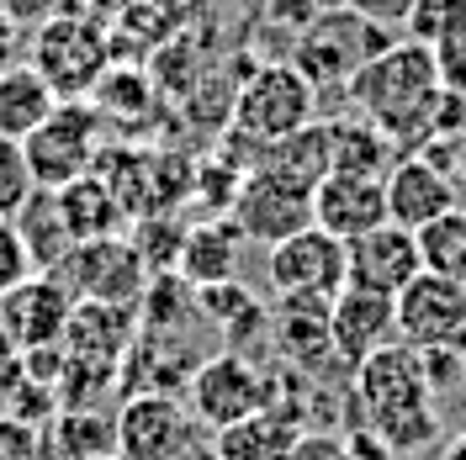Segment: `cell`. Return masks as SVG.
I'll return each instance as SVG.
<instances>
[{"instance_id": "obj_1", "label": "cell", "mask_w": 466, "mask_h": 460, "mask_svg": "<svg viewBox=\"0 0 466 460\" xmlns=\"http://www.w3.org/2000/svg\"><path fill=\"white\" fill-rule=\"evenodd\" d=\"M355 116H366L371 127H381L398 154L408 148H424L435 138V122H440V106H445V85H440V69H435V54L413 37H392L355 80L345 85Z\"/></svg>"}, {"instance_id": "obj_2", "label": "cell", "mask_w": 466, "mask_h": 460, "mask_svg": "<svg viewBox=\"0 0 466 460\" xmlns=\"http://www.w3.org/2000/svg\"><path fill=\"white\" fill-rule=\"evenodd\" d=\"M350 392H355V413L360 424L377 434L392 455H419L440 439V403L435 386L424 375L419 349L392 339L377 355H366L355 375H350Z\"/></svg>"}, {"instance_id": "obj_3", "label": "cell", "mask_w": 466, "mask_h": 460, "mask_svg": "<svg viewBox=\"0 0 466 460\" xmlns=\"http://www.w3.org/2000/svg\"><path fill=\"white\" fill-rule=\"evenodd\" d=\"M319 112V90L313 80L291 64V58H265L255 64L238 90H233V112H228V133L244 138L249 148L281 144L297 127H308Z\"/></svg>"}, {"instance_id": "obj_4", "label": "cell", "mask_w": 466, "mask_h": 460, "mask_svg": "<svg viewBox=\"0 0 466 460\" xmlns=\"http://www.w3.org/2000/svg\"><path fill=\"white\" fill-rule=\"evenodd\" d=\"M387 43H392V32L377 27V22H366L360 11H350V5H323L319 16L291 37L287 58L313 80V90H334V85L345 90Z\"/></svg>"}, {"instance_id": "obj_5", "label": "cell", "mask_w": 466, "mask_h": 460, "mask_svg": "<svg viewBox=\"0 0 466 460\" xmlns=\"http://www.w3.org/2000/svg\"><path fill=\"white\" fill-rule=\"evenodd\" d=\"M27 64L58 90V101H86L90 85L112 69L106 22L80 16V11H58L43 27H32V58Z\"/></svg>"}, {"instance_id": "obj_6", "label": "cell", "mask_w": 466, "mask_h": 460, "mask_svg": "<svg viewBox=\"0 0 466 460\" xmlns=\"http://www.w3.org/2000/svg\"><path fill=\"white\" fill-rule=\"evenodd\" d=\"M270 403H276V381L249 355H233V349L207 355L197 365V375L186 381V407H191L197 429H207V434L233 429V424L255 418Z\"/></svg>"}, {"instance_id": "obj_7", "label": "cell", "mask_w": 466, "mask_h": 460, "mask_svg": "<svg viewBox=\"0 0 466 460\" xmlns=\"http://www.w3.org/2000/svg\"><path fill=\"white\" fill-rule=\"evenodd\" d=\"M22 154H27L37 191H58V185L96 170V159H101V116L90 112V101H58L48 122L22 138Z\"/></svg>"}, {"instance_id": "obj_8", "label": "cell", "mask_w": 466, "mask_h": 460, "mask_svg": "<svg viewBox=\"0 0 466 460\" xmlns=\"http://www.w3.org/2000/svg\"><path fill=\"white\" fill-rule=\"evenodd\" d=\"M228 217L238 223V233L249 238V244H281L291 233L313 228V185H302V180H291L281 170H244L238 180V191H233L228 202Z\"/></svg>"}, {"instance_id": "obj_9", "label": "cell", "mask_w": 466, "mask_h": 460, "mask_svg": "<svg viewBox=\"0 0 466 460\" xmlns=\"http://www.w3.org/2000/svg\"><path fill=\"white\" fill-rule=\"evenodd\" d=\"M54 275L75 291L80 302H122V307H138V296H144V286H148V265H144L138 244H133L127 233L75 244L69 259L58 265Z\"/></svg>"}, {"instance_id": "obj_10", "label": "cell", "mask_w": 466, "mask_h": 460, "mask_svg": "<svg viewBox=\"0 0 466 460\" xmlns=\"http://www.w3.org/2000/svg\"><path fill=\"white\" fill-rule=\"evenodd\" d=\"M197 439V418L175 392H127L116 407V455L122 460H180Z\"/></svg>"}, {"instance_id": "obj_11", "label": "cell", "mask_w": 466, "mask_h": 460, "mask_svg": "<svg viewBox=\"0 0 466 460\" xmlns=\"http://www.w3.org/2000/svg\"><path fill=\"white\" fill-rule=\"evenodd\" d=\"M265 281H270L276 296H319V302H334L345 291V244L334 233H323L319 223L291 233L281 244H270Z\"/></svg>"}, {"instance_id": "obj_12", "label": "cell", "mask_w": 466, "mask_h": 460, "mask_svg": "<svg viewBox=\"0 0 466 460\" xmlns=\"http://www.w3.org/2000/svg\"><path fill=\"white\" fill-rule=\"evenodd\" d=\"M398 339L413 349H435V345H461L466 339V281L419 270L398 296Z\"/></svg>"}, {"instance_id": "obj_13", "label": "cell", "mask_w": 466, "mask_h": 460, "mask_svg": "<svg viewBox=\"0 0 466 460\" xmlns=\"http://www.w3.org/2000/svg\"><path fill=\"white\" fill-rule=\"evenodd\" d=\"M75 302H80V296L64 286L58 275L32 270L27 281H16V286L0 296V328L27 349V355H37V349H58L64 345V328H69Z\"/></svg>"}, {"instance_id": "obj_14", "label": "cell", "mask_w": 466, "mask_h": 460, "mask_svg": "<svg viewBox=\"0 0 466 460\" xmlns=\"http://www.w3.org/2000/svg\"><path fill=\"white\" fill-rule=\"evenodd\" d=\"M381 191H387V223H398V228H408V233H419L430 217L451 212V206H461L456 180L440 170L424 148L398 154L392 170H387V180H381Z\"/></svg>"}, {"instance_id": "obj_15", "label": "cell", "mask_w": 466, "mask_h": 460, "mask_svg": "<svg viewBox=\"0 0 466 460\" xmlns=\"http://www.w3.org/2000/svg\"><path fill=\"white\" fill-rule=\"evenodd\" d=\"M424 270L419 259V238L398 223H381V228L360 233L345 244V286L355 291H377V296H398V291Z\"/></svg>"}, {"instance_id": "obj_16", "label": "cell", "mask_w": 466, "mask_h": 460, "mask_svg": "<svg viewBox=\"0 0 466 460\" xmlns=\"http://www.w3.org/2000/svg\"><path fill=\"white\" fill-rule=\"evenodd\" d=\"M270 349H276L297 375L334 371V323H329V302H319V296H276V307H270Z\"/></svg>"}, {"instance_id": "obj_17", "label": "cell", "mask_w": 466, "mask_h": 460, "mask_svg": "<svg viewBox=\"0 0 466 460\" xmlns=\"http://www.w3.org/2000/svg\"><path fill=\"white\" fill-rule=\"evenodd\" d=\"M329 323H334V365L350 375L366 355L398 339V307H392V296H377V291L345 286L329 302Z\"/></svg>"}, {"instance_id": "obj_18", "label": "cell", "mask_w": 466, "mask_h": 460, "mask_svg": "<svg viewBox=\"0 0 466 460\" xmlns=\"http://www.w3.org/2000/svg\"><path fill=\"white\" fill-rule=\"evenodd\" d=\"M133 339H138V313L133 307H122V302H75L69 328H64V360L122 371Z\"/></svg>"}, {"instance_id": "obj_19", "label": "cell", "mask_w": 466, "mask_h": 460, "mask_svg": "<svg viewBox=\"0 0 466 460\" xmlns=\"http://www.w3.org/2000/svg\"><path fill=\"white\" fill-rule=\"evenodd\" d=\"M313 223L323 233H334L339 244L360 238L387 223V191H381L377 175H339L329 170L313 191Z\"/></svg>"}, {"instance_id": "obj_20", "label": "cell", "mask_w": 466, "mask_h": 460, "mask_svg": "<svg viewBox=\"0 0 466 460\" xmlns=\"http://www.w3.org/2000/svg\"><path fill=\"white\" fill-rule=\"evenodd\" d=\"M297 434H302V413L276 397L255 418L212 434V460H287V450L297 445Z\"/></svg>"}, {"instance_id": "obj_21", "label": "cell", "mask_w": 466, "mask_h": 460, "mask_svg": "<svg viewBox=\"0 0 466 460\" xmlns=\"http://www.w3.org/2000/svg\"><path fill=\"white\" fill-rule=\"evenodd\" d=\"M244 233L233 217H218V223H197L186 228V244H180V259H175V275H186L191 286H218V281H233L238 265H244Z\"/></svg>"}, {"instance_id": "obj_22", "label": "cell", "mask_w": 466, "mask_h": 460, "mask_svg": "<svg viewBox=\"0 0 466 460\" xmlns=\"http://www.w3.org/2000/svg\"><path fill=\"white\" fill-rule=\"evenodd\" d=\"M58 212H64V223L75 233V244H86V238H112V233H127V206L122 196L112 191V180L101 170L80 175V180H69V185H58Z\"/></svg>"}, {"instance_id": "obj_23", "label": "cell", "mask_w": 466, "mask_h": 460, "mask_svg": "<svg viewBox=\"0 0 466 460\" xmlns=\"http://www.w3.org/2000/svg\"><path fill=\"white\" fill-rule=\"evenodd\" d=\"M116 455V418L101 407H58L43 424V460H96Z\"/></svg>"}, {"instance_id": "obj_24", "label": "cell", "mask_w": 466, "mask_h": 460, "mask_svg": "<svg viewBox=\"0 0 466 460\" xmlns=\"http://www.w3.org/2000/svg\"><path fill=\"white\" fill-rule=\"evenodd\" d=\"M54 106H58V90L32 69L27 58L11 64V69L0 75V138L22 144L27 133H37V127L48 122Z\"/></svg>"}, {"instance_id": "obj_25", "label": "cell", "mask_w": 466, "mask_h": 460, "mask_svg": "<svg viewBox=\"0 0 466 460\" xmlns=\"http://www.w3.org/2000/svg\"><path fill=\"white\" fill-rule=\"evenodd\" d=\"M323 133H329V170L387 180L392 159H398V144L381 127H371L366 116H345V122H323Z\"/></svg>"}, {"instance_id": "obj_26", "label": "cell", "mask_w": 466, "mask_h": 460, "mask_svg": "<svg viewBox=\"0 0 466 460\" xmlns=\"http://www.w3.org/2000/svg\"><path fill=\"white\" fill-rule=\"evenodd\" d=\"M11 223H16V238H22V249H27L32 270H43V275H54L58 265L69 259V249H75V233L64 223L54 191H32L27 206H22Z\"/></svg>"}, {"instance_id": "obj_27", "label": "cell", "mask_w": 466, "mask_h": 460, "mask_svg": "<svg viewBox=\"0 0 466 460\" xmlns=\"http://www.w3.org/2000/svg\"><path fill=\"white\" fill-rule=\"evenodd\" d=\"M413 238H419V259H424V270L451 275V281H466V206H451V212L430 217Z\"/></svg>"}, {"instance_id": "obj_28", "label": "cell", "mask_w": 466, "mask_h": 460, "mask_svg": "<svg viewBox=\"0 0 466 460\" xmlns=\"http://www.w3.org/2000/svg\"><path fill=\"white\" fill-rule=\"evenodd\" d=\"M456 32H466V0H419L413 16H408V37L424 43V48L451 43Z\"/></svg>"}, {"instance_id": "obj_29", "label": "cell", "mask_w": 466, "mask_h": 460, "mask_svg": "<svg viewBox=\"0 0 466 460\" xmlns=\"http://www.w3.org/2000/svg\"><path fill=\"white\" fill-rule=\"evenodd\" d=\"M37 191V180L27 170V154L22 144H11V138H0V217H16L27 196Z\"/></svg>"}, {"instance_id": "obj_30", "label": "cell", "mask_w": 466, "mask_h": 460, "mask_svg": "<svg viewBox=\"0 0 466 460\" xmlns=\"http://www.w3.org/2000/svg\"><path fill=\"white\" fill-rule=\"evenodd\" d=\"M323 5H329V0H255V22H260L265 32L297 37V32L308 27Z\"/></svg>"}, {"instance_id": "obj_31", "label": "cell", "mask_w": 466, "mask_h": 460, "mask_svg": "<svg viewBox=\"0 0 466 460\" xmlns=\"http://www.w3.org/2000/svg\"><path fill=\"white\" fill-rule=\"evenodd\" d=\"M0 460H43V429L27 418H0Z\"/></svg>"}, {"instance_id": "obj_32", "label": "cell", "mask_w": 466, "mask_h": 460, "mask_svg": "<svg viewBox=\"0 0 466 460\" xmlns=\"http://www.w3.org/2000/svg\"><path fill=\"white\" fill-rule=\"evenodd\" d=\"M27 275H32V259L22 249V238H16V223L0 217V296L16 286V281H27Z\"/></svg>"}, {"instance_id": "obj_33", "label": "cell", "mask_w": 466, "mask_h": 460, "mask_svg": "<svg viewBox=\"0 0 466 460\" xmlns=\"http://www.w3.org/2000/svg\"><path fill=\"white\" fill-rule=\"evenodd\" d=\"M287 460H350L345 455V434L334 429H302L297 445L287 450Z\"/></svg>"}, {"instance_id": "obj_34", "label": "cell", "mask_w": 466, "mask_h": 460, "mask_svg": "<svg viewBox=\"0 0 466 460\" xmlns=\"http://www.w3.org/2000/svg\"><path fill=\"white\" fill-rule=\"evenodd\" d=\"M430 54H435L440 85L456 90V95H466V32H456L451 43H440V48H430Z\"/></svg>"}, {"instance_id": "obj_35", "label": "cell", "mask_w": 466, "mask_h": 460, "mask_svg": "<svg viewBox=\"0 0 466 460\" xmlns=\"http://www.w3.org/2000/svg\"><path fill=\"white\" fill-rule=\"evenodd\" d=\"M339 5L360 11L366 22H377V27H387V32H398V27H408V16H413L419 0H339Z\"/></svg>"}, {"instance_id": "obj_36", "label": "cell", "mask_w": 466, "mask_h": 460, "mask_svg": "<svg viewBox=\"0 0 466 460\" xmlns=\"http://www.w3.org/2000/svg\"><path fill=\"white\" fill-rule=\"evenodd\" d=\"M0 16L27 32V27H43L48 16H58V0H0Z\"/></svg>"}, {"instance_id": "obj_37", "label": "cell", "mask_w": 466, "mask_h": 460, "mask_svg": "<svg viewBox=\"0 0 466 460\" xmlns=\"http://www.w3.org/2000/svg\"><path fill=\"white\" fill-rule=\"evenodd\" d=\"M165 16H170V27L175 32H186V27H202L207 16L218 11V0H154Z\"/></svg>"}, {"instance_id": "obj_38", "label": "cell", "mask_w": 466, "mask_h": 460, "mask_svg": "<svg viewBox=\"0 0 466 460\" xmlns=\"http://www.w3.org/2000/svg\"><path fill=\"white\" fill-rule=\"evenodd\" d=\"M16 381H27V349H22L11 334H5V328H0V397H5Z\"/></svg>"}, {"instance_id": "obj_39", "label": "cell", "mask_w": 466, "mask_h": 460, "mask_svg": "<svg viewBox=\"0 0 466 460\" xmlns=\"http://www.w3.org/2000/svg\"><path fill=\"white\" fill-rule=\"evenodd\" d=\"M11 64H22V27L0 16V75H5Z\"/></svg>"}, {"instance_id": "obj_40", "label": "cell", "mask_w": 466, "mask_h": 460, "mask_svg": "<svg viewBox=\"0 0 466 460\" xmlns=\"http://www.w3.org/2000/svg\"><path fill=\"white\" fill-rule=\"evenodd\" d=\"M133 0H80V16H96V22H112V16H122Z\"/></svg>"}, {"instance_id": "obj_41", "label": "cell", "mask_w": 466, "mask_h": 460, "mask_svg": "<svg viewBox=\"0 0 466 460\" xmlns=\"http://www.w3.org/2000/svg\"><path fill=\"white\" fill-rule=\"evenodd\" d=\"M440 460H466V429L456 434V439H445V450H440Z\"/></svg>"}, {"instance_id": "obj_42", "label": "cell", "mask_w": 466, "mask_h": 460, "mask_svg": "<svg viewBox=\"0 0 466 460\" xmlns=\"http://www.w3.org/2000/svg\"><path fill=\"white\" fill-rule=\"evenodd\" d=\"M96 460H122V455H96Z\"/></svg>"}, {"instance_id": "obj_43", "label": "cell", "mask_w": 466, "mask_h": 460, "mask_svg": "<svg viewBox=\"0 0 466 460\" xmlns=\"http://www.w3.org/2000/svg\"><path fill=\"white\" fill-rule=\"evenodd\" d=\"M461 392H466V381H461Z\"/></svg>"}]
</instances>
